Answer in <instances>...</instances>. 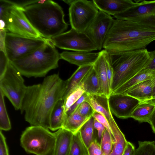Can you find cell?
Listing matches in <instances>:
<instances>
[{
  "instance_id": "obj_1",
  "label": "cell",
  "mask_w": 155,
  "mask_h": 155,
  "mask_svg": "<svg viewBox=\"0 0 155 155\" xmlns=\"http://www.w3.org/2000/svg\"><path fill=\"white\" fill-rule=\"evenodd\" d=\"M67 81L58 74L45 77L41 84L27 86L20 109L25 120L32 126L49 129L50 117L56 103L63 97Z\"/></svg>"
},
{
  "instance_id": "obj_2",
  "label": "cell",
  "mask_w": 155,
  "mask_h": 155,
  "mask_svg": "<svg viewBox=\"0 0 155 155\" xmlns=\"http://www.w3.org/2000/svg\"><path fill=\"white\" fill-rule=\"evenodd\" d=\"M155 40V28L128 20H115L103 48L110 53L145 49Z\"/></svg>"
},
{
  "instance_id": "obj_3",
  "label": "cell",
  "mask_w": 155,
  "mask_h": 155,
  "mask_svg": "<svg viewBox=\"0 0 155 155\" xmlns=\"http://www.w3.org/2000/svg\"><path fill=\"white\" fill-rule=\"evenodd\" d=\"M23 8L26 16L42 38L50 39L64 33L68 27L62 8L53 1L34 0Z\"/></svg>"
},
{
  "instance_id": "obj_4",
  "label": "cell",
  "mask_w": 155,
  "mask_h": 155,
  "mask_svg": "<svg viewBox=\"0 0 155 155\" xmlns=\"http://www.w3.org/2000/svg\"><path fill=\"white\" fill-rule=\"evenodd\" d=\"M50 39L40 48L23 57L10 62L22 76L28 78L45 76L57 68L60 54Z\"/></svg>"
},
{
  "instance_id": "obj_5",
  "label": "cell",
  "mask_w": 155,
  "mask_h": 155,
  "mask_svg": "<svg viewBox=\"0 0 155 155\" xmlns=\"http://www.w3.org/2000/svg\"><path fill=\"white\" fill-rule=\"evenodd\" d=\"M110 54L113 71L111 93L143 69L150 58L146 48Z\"/></svg>"
},
{
  "instance_id": "obj_6",
  "label": "cell",
  "mask_w": 155,
  "mask_h": 155,
  "mask_svg": "<svg viewBox=\"0 0 155 155\" xmlns=\"http://www.w3.org/2000/svg\"><path fill=\"white\" fill-rule=\"evenodd\" d=\"M20 144L25 151L36 155H46L53 149L55 141L54 133L42 126L26 128L21 135Z\"/></svg>"
},
{
  "instance_id": "obj_7",
  "label": "cell",
  "mask_w": 155,
  "mask_h": 155,
  "mask_svg": "<svg viewBox=\"0 0 155 155\" xmlns=\"http://www.w3.org/2000/svg\"><path fill=\"white\" fill-rule=\"evenodd\" d=\"M21 74L9 61L0 78V91L10 101L16 110H20L27 86Z\"/></svg>"
},
{
  "instance_id": "obj_8",
  "label": "cell",
  "mask_w": 155,
  "mask_h": 155,
  "mask_svg": "<svg viewBox=\"0 0 155 155\" xmlns=\"http://www.w3.org/2000/svg\"><path fill=\"white\" fill-rule=\"evenodd\" d=\"M42 37L30 38L7 32L5 39L6 55L10 62L34 52L46 42Z\"/></svg>"
},
{
  "instance_id": "obj_9",
  "label": "cell",
  "mask_w": 155,
  "mask_h": 155,
  "mask_svg": "<svg viewBox=\"0 0 155 155\" xmlns=\"http://www.w3.org/2000/svg\"><path fill=\"white\" fill-rule=\"evenodd\" d=\"M93 0H74L69 8L71 28L79 32H85L98 13Z\"/></svg>"
},
{
  "instance_id": "obj_10",
  "label": "cell",
  "mask_w": 155,
  "mask_h": 155,
  "mask_svg": "<svg viewBox=\"0 0 155 155\" xmlns=\"http://www.w3.org/2000/svg\"><path fill=\"white\" fill-rule=\"evenodd\" d=\"M50 39L55 46L61 49L87 52L97 50L85 32H79L72 28Z\"/></svg>"
},
{
  "instance_id": "obj_11",
  "label": "cell",
  "mask_w": 155,
  "mask_h": 155,
  "mask_svg": "<svg viewBox=\"0 0 155 155\" xmlns=\"http://www.w3.org/2000/svg\"><path fill=\"white\" fill-rule=\"evenodd\" d=\"M16 3L10 9L7 17L5 29L7 31L28 37H42L26 16L23 8Z\"/></svg>"
},
{
  "instance_id": "obj_12",
  "label": "cell",
  "mask_w": 155,
  "mask_h": 155,
  "mask_svg": "<svg viewBox=\"0 0 155 155\" xmlns=\"http://www.w3.org/2000/svg\"><path fill=\"white\" fill-rule=\"evenodd\" d=\"M115 20L104 12L99 11L93 21L86 29L85 33L101 50L103 48L107 36Z\"/></svg>"
},
{
  "instance_id": "obj_13",
  "label": "cell",
  "mask_w": 155,
  "mask_h": 155,
  "mask_svg": "<svg viewBox=\"0 0 155 155\" xmlns=\"http://www.w3.org/2000/svg\"><path fill=\"white\" fill-rule=\"evenodd\" d=\"M108 101L111 113L118 118L123 119L131 117L134 110L141 102L124 93L111 94Z\"/></svg>"
},
{
  "instance_id": "obj_14",
  "label": "cell",
  "mask_w": 155,
  "mask_h": 155,
  "mask_svg": "<svg viewBox=\"0 0 155 155\" xmlns=\"http://www.w3.org/2000/svg\"><path fill=\"white\" fill-rule=\"evenodd\" d=\"M150 15H155V0L141 1L137 5L113 16L117 19L128 20Z\"/></svg>"
},
{
  "instance_id": "obj_15",
  "label": "cell",
  "mask_w": 155,
  "mask_h": 155,
  "mask_svg": "<svg viewBox=\"0 0 155 155\" xmlns=\"http://www.w3.org/2000/svg\"><path fill=\"white\" fill-rule=\"evenodd\" d=\"M99 11L110 15L123 12L127 9L137 5L139 2L132 0H93Z\"/></svg>"
},
{
  "instance_id": "obj_16",
  "label": "cell",
  "mask_w": 155,
  "mask_h": 155,
  "mask_svg": "<svg viewBox=\"0 0 155 155\" xmlns=\"http://www.w3.org/2000/svg\"><path fill=\"white\" fill-rule=\"evenodd\" d=\"M107 51L105 49L99 52V56L93 64L100 85L102 95L108 98L111 94L109 85L106 66V57Z\"/></svg>"
},
{
  "instance_id": "obj_17",
  "label": "cell",
  "mask_w": 155,
  "mask_h": 155,
  "mask_svg": "<svg viewBox=\"0 0 155 155\" xmlns=\"http://www.w3.org/2000/svg\"><path fill=\"white\" fill-rule=\"evenodd\" d=\"M87 94L86 101L90 104L94 111L103 115L107 120L110 126L117 124L109 107L108 98L102 95Z\"/></svg>"
},
{
  "instance_id": "obj_18",
  "label": "cell",
  "mask_w": 155,
  "mask_h": 155,
  "mask_svg": "<svg viewBox=\"0 0 155 155\" xmlns=\"http://www.w3.org/2000/svg\"><path fill=\"white\" fill-rule=\"evenodd\" d=\"M98 52L64 51L60 54L61 59L79 67L93 64L97 59Z\"/></svg>"
},
{
  "instance_id": "obj_19",
  "label": "cell",
  "mask_w": 155,
  "mask_h": 155,
  "mask_svg": "<svg viewBox=\"0 0 155 155\" xmlns=\"http://www.w3.org/2000/svg\"><path fill=\"white\" fill-rule=\"evenodd\" d=\"M54 133L55 141L53 155H68L74 134L63 128Z\"/></svg>"
},
{
  "instance_id": "obj_20",
  "label": "cell",
  "mask_w": 155,
  "mask_h": 155,
  "mask_svg": "<svg viewBox=\"0 0 155 155\" xmlns=\"http://www.w3.org/2000/svg\"><path fill=\"white\" fill-rule=\"evenodd\" d=\"M153 78L144 81L132 87L124 93L143 101L153 100Z\"/></svg>"
},
{
  "instance_id": "obj_21",
  "label": "cell",
  "mask_w": 155,
  "mask_h": 155,
  "mask_svg": "<svg viewBox=\"0 0 155 155\" xmlns=\"http://www.w3.org/2000/svg\"><path fill=\"white\" fill-rule=\"evenodd\" d=\"M155 110V101L153 100L141 101L133 112L131 117L140 122L149 123Z\"/></svg>"
},
{
  "instance_id": "obj_22",
  "label": "cell",
  "mask_w": 155,
  "mask_h": 155,
  "mask_svg": "<svg viewBox=\"0 0 155 155\" xmlns=\"http://www.w3.org/2000/svg\"><path fill=\"white\" fill-rule=\"evenodd\" d=\"M155 77V71L142 69L137 74L116 89L111 94L124 93L133 86Z\"/></svg>"
},
{
  "instance_id": "obj_23",
  "label": "cell",
  "mask_w": 155,
  "mask_h": 155,
  "mask_svg": "<svg viewBox=\"0 0 155 155\" xmlns=\"http://www.w3.org/2000/svg\"><path fill=\"white\" fill-rule=\"evenodd\" d=\"M93 68V64L79 67L67 81V87L63 99L70 92L79 86L84 78Z\"/></svg>"
},
{
  "instance_id": "obj_24",
  "label": "cell",
  "mask_w": 155,
  "mask_h": 155,
  "mask_svg": "<svg viewBox=\"0 0 155 155\" xmlns=\"http://www.w3.org/2000/svg\"><path fill=\"white\" fill-rule=\"evenodd\" d=\"M64 118V100H59L55 104L51 112L50 117V128L54 131L62 128Z\"/></svg>"
},
{
  "instance_id": "obj_25",
  "label": "cell",
  "mask_w": 155,
  "mask_h": 155,
  "mask_svg": "<svg viewBox=\"0 0 155 155\" xmlns=\"http://www.w3.org/2000/svg\"><path fill=\"white\" fill-rule=\"evenodd\" d=\"M90 118L82 116L77 109L70 115L64 118L62 128L75 134L79 131L83 125Z\"/></svg>"
},
{
  "instance_id": "obj_26",
  "label": "cell",
  "mask_w": 155,
  "mask_h": 155,
  "mask_svg": "<svg viewBox=\"0 0 155 155\" xmlns=\"http://www.w3.org/2000/svg\"><path fill=\"white\" fill-rule=\"evenodd\" d=\"M81 85L87 94L102 95L99 81L93 68L85 77Z\"/></svg>"
},
{
  "instance_id": "obj_27",
  "label": "cell",
  "mask_w": 155,
  "mask_h": 155,
  "mask_svg": "<svg viewBox=\"0 0 155 155\" xmlns=\"http://www.w3.org/2000/svg\"><path fill=\"white\" fill-rule=\"evenodd\" d=\"M110 128L113 140V149L110 155H122L128 141L117 124Z\"/></svg>"
},
{
  "instance_id": "obj_28",
  "label": "cell",
  "mask_w": 155,
  "mask_h": 155,
  "mask_svg": "<svg viewBox=\"0 0 155 155\" xmlns=\"http://www.w3.org/2000/svg\"><path fill=\"white\" fill-rule=\"evenodd\" d=\"M94 117L92 116L79 131L81 139L87 148L96 139H97L94 133Z\"/></svg>"
},
{
  "instance_id": "obj_29",
  "label": "cell",
  "mask_w": 155,
  "mask_h": 155,
  "mask_svg": "<svg viewBox=\"0 0 155 155\" xmlns=\"http://www.w3.org/2000/svg\"><path fill=\"white\" fill-rule=\"evenodd\" d=\"M68 155H89L88 148L83 141L79 131L73 134Z\"/></svg>"
},
{
  "instance_id": "obj_30",
  "label": "cell",
  "mask_w": 155,
  "mask_h": 155,
  "mask_svg": "<svg viewBox=\"0 0 155 155\" xmlns=\"http://www.w3.org/2000/svg\"><path fill=\"white\" fill-rule=\"evenodd\" d=\"M4 97L0 91V129L1 130L8 131L11 129V125L5 105Z\"/></svg>"
},
{
  "instance_id": "obj_31",
  "label": "cell",
  "mask_w": 155,
  "mask_h": 155,
  "mask_svg": "<svg viewBox=\"0 0 155 155\" xmlns=\"http://www.w3.org/2000/svg\"><path fill=\"white\" fill-rule=\"evenodd\" d=\"M85 93L83 86L81 85L70 92L63 99L64 114Z\"/></svg>"
},
{
  "instance_id": "obj_32",
  "label": "cell",
  "mask_w": 155,
  "mask_h": 155,
  "mask_svg": "<svg viewBox=\"0 0 155 155\" xmlns=\"http://www.w3.org/2000/svg\"><path fill=\"white\" fill-rule=\"evenodd\" d=\"M138 147L133 155H155V141H138Z\"/></svg>"
},
{
  "instance_id": "obj_33",
  "label": "cell",
  "mask_w": 155,
  "mask_h": 155,
  "mask_svg": "<svg viewBox=\"0 0 155 155\" xmlns=\"http://www.w3.org/2000/svg\"><path fill=\"white\" fill-rule=\"evenodd\" d=\"M16 3L8 0H0V29H5V21L10 9Z\"/></svg>"
},
{
  "instance_id": "obj_34",
  "label": "cell",
  "mask_w": 155,
  "mask_h": 155,
  "mask_svg": "<svg viewBox=\"0 0 155 155\" xmlns=\"http://www.w3.org/2000/svg\"><path fill=\"white\" fill-rule=\"evenodd\" d=\"M100 145L104 155H110L113 149V139L106 129L103 134Z\"/></svg>"
},
{
  "instance_id": "obj_35",
  "label": "cell",
  "mask_w": 155,
  "mask_h": 155,
  "mask_svg": "<svg viewBox=\"0 0 155 155\" xmlns=\"http://www.w3.org/2000/svg\"><path fill=\"white\" fill-rule=\"evenodd\" d=\"M77 109L81 115L88 118H90L92 116L94 112L90 104L86 101L82 103Z\"/></svg>"
},
{
  "instance_id": "obj_36",
  "label": "cell",
  "mask_w": 155,
  "mask_h": 155,
  "mask_svg": "<svg viewBox=\"0 0 155 155\" xmlns=\"http://www.w3.org/2000/svg\"><path fill=\"white\" fill-rule=\"evenodd\" d=\"M0 78L4 74L9 61L6 53L4 51L0 50Z\"/></svg>"
},
{
  "instance_id": "obj_37",
  "label": "cell",
  "mask_w": 155,
  "mask_h": 155,
  "mask_svg": "<svg viewBox=\"0 0 155 155\" xmlns=\"http://www.w3.org/2000/svg\"><path fill=\"white\" fill-rule=\"evenodd\" d=\"M89 155H104L101 147L100 143L96 139L88 148Z\"/></svg>"
},
{
  "instance_id": "obj_38",
  "label": "cell",
  "mask_w": 155,
  "mask_h": 155,
  "mask_svg": "<svg viewBox=\"0 0 155 155\" xmlns=\"http://www.w3.org/2000/svg\"><path fill=\"white\" fill-rule=\"evenodd\" d=\"M87 94L84 93L76 102L73 104L64 114V118L74 112L80 105L83 102L86 101Z\"/></svg>"
},
{
  "instance_id": "obj_39",
  "label": "cell",
  "mask_w": 155,
  "mask_h": 155,
  "mask_svg": "<svg viewBox=\"0 0 155 155\" xmlns=\"http://www.w3.org/2000/svg\"><path fill=\"white\" fill-rule=\"evenodd\" d=\"M94 118L103 124L111 134L113 139V137L109 124L106 118L99 113L94 111L93 115Z\"/></svg>"
},
{
  "instance_id": "obj_40",
  "label": "cell",
  "mask_w": 155,
  "mask_h": 155,
  "mask_svg": "<svg viewBox=\"0 0 155 155\" xmlns=\"http://www.w3.org/2000/svg\"><path fill=\"white\" fill-rule=\"evenodd\" d=\"M2 131L0 132V155H9L6 138Z\"/></svg>"
},
{
  "instance_id": "obj_41",
  "label": "cell",
  "mask_w": 155,
  "mask_h": 155,
  "mask_svg": "<svg viewBox=\"0 0 155 155\" xmlns=\"http://www.w3.org/2000/svg\"><path fill=\"white\" fill-rule=\"evenodd\" d=\"M150 58L143 69L155 71V50L149 51Z\"/></svg>"
},
{
  "instance_id": "obj_42",
  "label": "cell",
  "mask_w": 155,
  "mask_h": 155,
  "mask_svg": "<svg viewBox=\"0 0 155 155\" xmlns=\"http://www.w3.org/2000/svg\"><path fill=\"white\" fill-rule=\"evenodd\" d=\"M94 126V129L97 130L98 140L100 143L103 134L106 128L103 124L95 119Z\"/></svg>"
},
{
  "instance_id": "obj_43",
  "label": "cell",
  "mask_w": 155,
  "mask_h": 155,
  "mask_svg": "<svg viewBox=\"0 0 155 155\" xmlns=\"http://www.w3.org/2000/svg\"><path fill=\"white\" fill-rule=\"evenodd\" d=\"M7 31L4 29H1L0 50L6 53L5 48V39Z\"/></svg>"
},
{
  "instance_id": "obj_44",
  "label": "cell",
  "mask_w": 155,
  "mask_h": 155,
  "mask_svg": "<svg viewBox=\"0 0 155 155\" xmlns=\"http://www.w3.org/2000/svg\"><path fill=\"white\" fill-rule=\"evenodd\" d=\"M135 150V147L133 144L128 141L122 155H133Z\"/></svg>"
},
{
  "instance_id": "obj_45",
  "label": "cell",
  "mask_w": 155,
  "mask_h": 155,
  "mask_svg": "<svg viewBox=\"0 0 155 155\" xmlns=\"http://www.w3.org/2000/svg\"><path fill=\"white\" fill-rule=\"evenodd\" d=\"M149 123L150 125L153 133L155 134V110L151 117Z\"/></svg>"
},
{
  "instance_id": "obj_46",
  "label": "cell",
  "mask_w": 155,
  "mask_h": 155,
  "mask_svg": "<svg viewBox=\"0 0 155 155\" xmlns=\"http://www.w3.org/2000/svg\"><path fill=\"white\" fill-rule=\"evenodd\" d=\"M153 80L152 98L153 100H155V77L153 78Z\"/></svg>"
},
{
  "instance_id": "obj_47",
  "label": "cell",
  "mask_w": 155,
  "mask_h": 155,
  "mask_svg": "<svg viewBox=\"0 0 155 155\" xmlns=\"http://www.w3.org/2000/svg\"><path fill=\"white\" fill-rule=\"evenodd\" d=\"M62 1L70 5L74 1V0H63Z\"/></svg>"
},
{
  "instance_id": "obj_48",
  "label": "cell",
  "mask_w": 155,
  "mask_h": 155,
  "mask_svg": "<svg viewBox=\"0 0 155 155\" xmlns=\"http://www.w3.org/2000/svg\"><path fill=\"white\" fill-rule=\"evenodd\" d=\"M53 149L52 150H51V151H50L49 153H48L46 155H53Z\"/></svg>"
}]
</instances>
